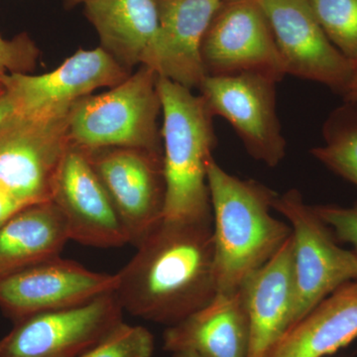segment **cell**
Masks as SVG:
<instances>
[{"label":"cell","mask_w":357,"mask_h":357,"mask_svg":"<svg viewBox=\"0 0 357 357\" xmlns=\"http://www.w3.org/2000/svg\"><path fill=\"white\" fill-rule=\"evenodd\" d=\"M276 82L243 73L206 76L199 95L211 114L229 122L248 153L268 167H277L287 152L276 110Z\"/></svg>","instance_id":"8"},{"label":"cell","mask_w":357,"mask_h":357,"mask_svg":"<svg viewBox=\"0 0 357 357\" xmlns=\"http://www.w3.org/2000/svg\"><path fill=\"white\" fill-rule=\"evenodd\" d=\"M158 75L140 66L109 91L89 95L70 107L69 137L84 150L139 148L163 153Z\"/></svg>","instance_id":"4"},{"label":"cell","mask_w":357,"mask_h":357,"mask_svg":"<svg viewBox=\"0 0 357 357\" xmlns=\"http://www.w3.org/2000/svg\"><path fill=\"white\" fill-rule=\"evenodd\" d=\"M249 325L241 290L218 292L203 309L168 326L163 349L203 357H248Z\"/></svg>","instance_id":"17"},{"label":"cell","mask_w":357,"mask_h":357,"mask_svg":"<svg viewBox=\"0 0 357 357\" xmlns=\"http://www.w3.org/2000/svg\"><path fill=\"white\" fill-rule=\"evenodd\" d=\"M131 74L100 47L77 51L46 74L7 75L0 84L13 96L18 114H51L69 110L96 89L114 88Z\"/></svg>","instance_id":"14"},{"label":"cell","mask_w":357,"mask_h":357,"mask_svg":"<svg viewBox=\"0 0 357 357\" xmlns=\"http://www.w3.org/2000/svg\"><path fill=\"white\" fill-rule=\"evenodd\" d=\"M39 56V49L26 34L10 40L0 36V82L9 74H29Z\"/></svg>","instance_id":"24"},{"label":"cell","mask_w":357,"mask_h":357,"mask_svg":"<svg viewBox=\"0 0 357 357\" xmlns=\"http://www.w3.org/2000/svg\"><path fill=\"white\" fill-rule=\"evenodd\" d=\"M136 249L114 291L131 316L168 328L217 295L213 223L163 220Z\"/></svg>","instance_id":"1"},{"label":"cell","mask_w":357,"mask_h":357,"mask_svg":"<svg viewBox=\"0 0 357 357\" xmlns=\"http://www.w3.org/2000/svg\"><path fill=\"white\" fill-rule=\"evenodd\" d=\"M154 349L150 331L122 321L79 357H152Z\"/></svg>","instance_id":"23"},{"label":"cell","mask_w":357,"mask_h":357,"mask_svg":"<svg viewBox=\"0 0 357 357\" xmlns=\"http://www.w3.org/2000/svg\"><path fill=\"white\" fill-rule=\"evenodd\" d=\"M218 292H236L269 261L292 234L272 215L278 194L255 180L227 173L215 159L208 166Z\"/></svg>","instance_id":"2"},{"label":"cell","mask_w":357,"mask_h":357,"mask_svg":"<svg viewBox=\"0 0 357 357\" xmlns=\"http://www.w3.org/2000/svg\"><path fill=\"white\" fill-rule=\"evenodd\" d=\"M116 274L91 271L60 256L0 282V311L14 324L21 319L86 304L114 292Z\"/></svg>","instance_id":"12"},{"label":"cell","mask_w":357,"mask_h":357,"mask_svg":"<svg viewBox=\"0 0 357 357\" xmlns=\"http://www.w3.org/2000/svg\"><path fill=\"white\" fill-rule=\"evenodd\" d=\"M326 36L347 56L357 59V0H307Z\"/></svg>","instance_id":"22"},{"label":"cell","mask_w":357,"mask_h":357,"mask_svg":"<svg viewBox=\"0 0 357 357\" xmlns=\"http://www.w3.org/2000/svg\"><path fill=\"white\" fill-rule=\"evenodd\" d=\"M172 357H203L194 351H178L174 352Z\"/></svg>","instance_id":"29"},{"label":"cell","mask_w":357,"mask_h":357,"mask_svg":"<svg viewBox=\"0 0 357 357\" xmlns=\"http://www.w3.org/2000/svg\"><path fill=\"white\" fill-rule=\"evenodd\" d=\"M239 290L248 317V357H266L292 326L295 304L292 236L269 261L244 281Z\"/></svg>","instance_id":"16"},{"label":"cell","mask_w":357,"mask_h":357,"mask_svg":"<svg viewBox=\"0 0 357 357\" xmlns=\"http://www.w3.org/2000/svg\"><path fill=\"white\" fill-rule=\"evenodd\" d=\"M344 102H351L357 103V59L356 60V68H354V75H352L349 86L342 96Z\"/></svg>","instance_id":"28"},{"label":"cell","mask_w":357,"mask_h":357,"mask_svg":"<svg viewBox=\"0 0 357 357\" xmlns=\"http://www.w3.org/2000/svg\"><path fill=\"white\" fill-rule=\"evenodd\" d=\"M68 3H69V6H75V4L77 3H82V2L86 1V0H67Z\"/></svg>","instance_id":"30"},{"label":"cell","mask_w":357,"mask_h":357,"mask_svg":"<svg viewBox=\"0 0 357 357\" xmlns=\"http://www.w3.org/2000/svg\"><path fill=\"white\" fill-rule=\"evenodd\" d=\"M273 210L287 220L292 229L294 326L333 291L357 281V255L338 245L332 229L297 189L278 194Z\"/></svg>","instance_id":"5"},{"label":"cell","mask_w":357,"mask_h":357,"mask_svg":"<svg viewBox=\"0 0 357 357\" xmlns=\"http://www.w3.org/2000/svg\"><path fill=\"white\" fill-rule=\"evenodd\" d=\"M69 241L65 218L53 202L16 211L0 225V282L60 256Z\"/></svg>","instance_id":"20"},{"label":"cell","mask_w":357,"mask_h":357,"mask_svg":"<svg viewBox=\"0 0 357 357\" xmlns=\"http://www.w3.org/2000/svg\"><path fill=\"white\" fill-rule=\"evenodd\" d=\"M273 32L287 75L344 96L356 68L326 36L307 0H257Z\"/></svg>","instance_id":"11"},{"label":"cell","mask_w":357,"mask_h":357,"mask_svg":"<svg viewBox=\"0 0 357 357\" xmlns=\"http://www.w3.org/2000/svg\"><path fill=\"white\" fill-rule=\"evenodd\" d=\"M314 211L332 229L340 243L351 244L357 255V203L349 208L335 204L314 206Z\"/></svg>","instance_id":"25"},{"label":"cell","mask_w":357,"mask_h":357,"mask_svg":"<svg viewBox=\"0 0 357 357\" xmlns=\"http://www.w3.org/2000/svg\"><path fill=\"white\" fill-rule=\"evenodd\" d=\"M163 124L164 220L213 223L208 166L217 146L213 115L203 96L159 77Z\"/></svg>","instance_id":"3"},{"label":"cell","mask_w":357,"mask_h":357,"mask_svg":"<svg viewBox=\"0 0 357 357\" xmlns=\"http://www.w3.org/2000/svg\"><path fill=\"white\" fill-rule=\"evenodd\" d=\"M51 201L65 218L70 241L96 248L129 243L121 218L83 148L70 143Z\"/></svg>","instance_id":"13"},{"label":"cell","mask_w":357,"mask_h":357,"mask_svg":"<svg viewBox=\"0 0 357 357\" xmlns=\"http://www.w3.org/2000/svg\"><path fill=\"white\" fill-rule=\"evenodd\" d=\"M202 59L208 76L287 75L273 32L257 0H223L206 30Z\"/></svg>","instance_id":"9"},{"label":"cell","mask_w":357,"mask_h":357,"mask_svg":"<svg viewBox=\"0 0 357 357\" xmlns=\"http://www.w3.org/2000/svg\"><path fill=\"white\" fill-rule=\"evenodd\" d=\"M70 109L16 114L0 128L2 191L25 204L51 201L59 168L70 143Z\"/></svg>","instance_id":"6"},{"label":"cell","mask_w":357,"mask_h":357,"mask_svg":"<svg viewBox=\"0 0 357 357\" xmlns=\"http://www.w3.org/2000/svg\"><path fill=\"white\" fill-rule=\"evenodd\" d=\"M26 206H29V204L16 201L13 197L9 196L6 192L0 189V225H3L16 211L21 210Z\"/></svg>","instance_id":"26"},{"label":"cell","mask_w":357,"mask_h":357,"mask_svg":"<svg viewBox=\"0 0 357 357\" xmlns=\"http://www.w3.org/2000/svg\"><path fill=\"white\" fill-rule=\"evenodd\" d=\"M223 0H157L159 29L146 67L185 88H199L208 76L202 59L206 30Z\"/></svg>","instance_id":"15"},{"label":"cell","mask_w":357,"mask_h":357,"mask_svg":"<svg viewBox=\"0 0 357 357\" xmlns=\"http://www.w3.org/2000/svg\"><path fill=\"white\" fill-rule=\"evenodd\" d=\"M325 144L311 154L328 170L357 188V103L344 102L333 109L323 126Z\"/></svg>","instance_id":"21"},{"label":"cell","mask_w":357,"mask_h":357,"mask_svg":"<svg viewBox=\"0 0 357 357\" xmlns=\"http://www.w3.org/2000/svg\"><path fill=\"white\" fill-rule=\"evenodd\" d=\"M86 151L121 218L129 243L137 248L164 220L163 153L126 147Z\"/></svg>","instance_id":"7"},{"label":"cell","mask_w":357,"mask_h":357,"mask_svg":"<svg viewBox=\"0 0 357 357\" xmlns=\"http://www.w3.org/2000/svg\"><path fill=\"white\" fill-rule=\"evenodd\" d=\"M103 50L130 72L148 66L159 29L157 0H86Z\"/></svg>","instance_id":"19"},{"label":"cell","mask_w":357,"mask_h":357,"mask_svg":"<svg viewBox=\"0 0 357 357\" xmlns=\"http://www.w3.org/2000/svg\"><path fill=\"white\" fill-rule=\"evenodd\" d=\"M18 114L13 96L0 84V128Z\"/></svg>","instance_id":"27"},{"label":"cell","mask_w":357,"mask_h":357,"mask_svg":"<svg viewBox=\"0 0 357 357\" xmlns=\"http://www.w3.org/2000/svg\"><path fill=\"white\" fill-rule=\"evenodd\" d=\"M114 292L79 306L41 312L14 324L0 357H79L122 321Z\"/></svg>","instance_id":"10"},{"label":"cell","mask_w":357,"mask_h":357,"mask_svg":"<svg viewBox=\"0 0 357 357\" xmlns=\"http://www.w3.org/2000/svg\"><path fill=\"white\" fill-rule=\"evenodd\" d=\"M356 340L357 281H351L291 326L266 357H326Z\"/></svg>","instance_id":"18"}]
</instances>
